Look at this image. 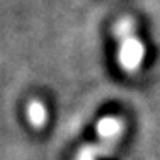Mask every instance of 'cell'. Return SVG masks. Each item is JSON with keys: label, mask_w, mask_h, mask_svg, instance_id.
I'll return each instance as SVG.
<instances>
[{"label": "cell", "mask_w": 160, "mask_h": 160, "mask_svg": "<svg viewBox=\"0 0 160 160\" xmlns=\"http://www.w3.org/2000/svg\"><path fill=\"white\" fill-rule=\"evenodd\" d=\"M28 119H29V123H31L32 128L41 129L48 121L46 106H44L41 101H31L29 106H28Z\"/></svg>", "instance_id": "277c9868"}, {"label": "cell", "mask_w": 160, "mask_h": 160, "mask_svg": "<svg viewBox=\"0 0 160 160\" xmlns=\"http://www.w3.org/2000/svg\"><path fill=\"white\" fill-rule=\"evenodd\" d=\"M96 131L99 138L106 140H119L124 131V121L118 116H106L97 121Z\"/></svg>", "instance_id": "3957f363"}, {"label": "cell", "mask_w": 160, "mask_h": 160, "mask_svg": "<svg viewBox=\"0 0 160 160\" xmlns=\"http://www.w3.org/2000/svg\"><path fill=\"white\" fill-rule=\"evenodd\" d=\"M118 140H106L101 138L99 143H90L82 147L75 155V160H99L101 157H108L116 147Z\"/></svg>", "instance_id": "7a4b0ae2"}, {"label": "cell", "mask_w": 160, "mask_h": 160, "mask_svg": "<svg viewBox=\"0 0 160 160\" xmlns=\"http://www.w3.org/2000/svg\"><path fill=\"white\" fill-rule=\"evenodd\" d=\"M118 39V63L126 73H138L145 62V44L136 36L135 22L129 17L119 19L114 26Z\"/></svg>", "instance_id": "6da1fadb"}]
</instances>
